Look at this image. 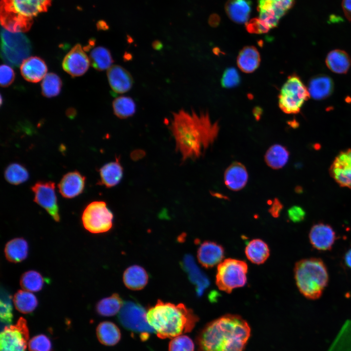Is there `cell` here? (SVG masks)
<instances>
[{"label": "cell", "mask_w": 351, "mask_h": 351, "mask_svg": "<svg viewBox=\"0 0 351 351\" xmlns=\"http://www.w3.org/2000/svg\"><path fill=\"white\" fill-rule=\"evenodd\" d=\"M85 183V176L78 171H73L63 176L58 184V188L63 197L72 198L82 193Z\"/></svg>", "instance_id": "e0dca14e"}, {"label": "cell", "mask_w": 351, "mask_h": 351, "mask_svg": "<svg viewBox=\"0 0 351 351\" xmlns=\"http://www.w3.org/2000/svg\"><path fill=\"white\" fill-rule=\"evenodd\" d=\"M115 115L123 119L132 116L136 111V104L130 97L121 96L115 98L113 102Z\"/></svg>", "instance_id": "d590c367"}, {"label": "cell", "mask_w": 351, "mask_h": 351, "mask_svg": "<svg viewBox=\"0 0 351 351\" xmlns=\"http://www.w3.org/2000/svg\"><path fill=\"white\" fill-rule=\"evenodd\" d=\"M181 266L188 273L191 281L196 286L197 294L201 295L209 284L208 279L195 265L192 256L186 255Z\"/></svg>", "instance_id": "cb8c5ba5"}, {"label": "cell", "mask_w": 351, "mask_h": 351, "mask_svg": "<svg viewBox=\"0 0 351 351\" xmlns=\"http://www.w3.org/2000/svg\"><path fill=\"white\" fill-rule=\"evenodd\" d=\"M29 247L23 238H15L9 241L4 248V254L7 260L12 263H19L27 256Z\"/></svg>", "instance_id": "83f0119b"}, {"label": "cell", "mask_w": 351, "mask_h": 351, "mask_svg": "<svg viewBox=\"0 0 351 351\" xmlns=\"http://www.w3.org/2000/svg\"><path fill=\"white\" fill-rule=\"evenodd\" d=\"M29 337L27 321L21 317L16 324L3 328L0 335V351H26Z\"/></svg>", "instance_id": "7c38bea8"}, {"label": "cell", "mask_w": 351, "mask_h": 351, "mask_svg": "<svg viewBox=\"0 0 351 351\" xmlns=\"http://www.w3.org/2000/svg\"><path fill=\"white\" fill-rule=\"evenodd\" d=\"M288 215L292 221L297 223L300 222L304 219L306 213L301 207L293 206L288 210Z\"/></svg>", "instance_id": "f6af8a7d"}, {"label": "cell", "mask_w": 351, "mask_h": 351, "mask_svg": "<svg viewBox=\"0 0 351 351\" xmlns=\"http://www.w3.org/2000/svg\"><path fill=\"white\" fill-rule=\"evenodd\" d=\"M13 302L16 309L24 314L33 312L38 304L36 296L25 290L17 291L13 297Z\"/></svg>", "instance_id": "d6a6232c"}, {"label": "cell", "mask_w": 351, "mask_h": 351, "mask_svg": "<svg viewBox=\"0 0 351 351\" xmlns=\"http://www.w3.org/2000/svg\"><path fill=\"white\" fill-rule=\"evenodd\" d=\"M96 332L98 341L106 346L117 344L121 338L119 328L115 323L110 321L100 323L97 328Z\"/></svg>", "instance_id": "f546056e"}, {"label": "cell", "mask_w": 351, "mask_h": 351, "mask_svg": "<svg viewBox=\"0 0 351 351\" xmlns=\"http://www.w3.org/2000/svg\"><path fill=\"white\" fill-rule=\"evenodd\" d=\"M86 230L91 233L99 234L109 231L113 226V214L106 202L95 201L84 209L81 217Z\"/></svg>", "instance_id": "8fae6325"}, {"label": "cell", "mask_w": 351, "mask_h": 351, "mask_svg": "<svg viewBox=\"0 0 351 351\" xmlns=\"http://www.w3.org/2000/svg\"><path fill=\"white\" fill-rule=\"evenodd\" d=\"M148 275L145 270L138 265L131 266L127 268L123 274L125 286L132 290L143 289L148 281Z\"/></svg>", "instance_id": "d4e9b609"}, {"label": "cell", "mask_w": 351, "mask_h": 351, "mask_svg": "<svg viewBox=\"0 0 351 351\" xmlns=\"http://www.w3.org/2000/svg\"><path fill=\"white\" fill-rule=\"evenodd\" d=\"M325 62L331 71L338 74L347 73L351 67V58L346 51L340 49L330 52Z\"/></svg>", "instance_id": "4316f807"}, {"label": "cell", "mask_w": 351, "mask_h": 351, "mask_svg": "<svg viewBox=\"0 0 351 351\" xmlns=\"http://www.w3.org/2000/svg\"><path fill=\"white\" fill-rule=\"evenodd\" d=\"M245 254L252 263L261 264L264 263L270 255L268 245L260 239L250 241L245 248Z\"/></svg>", "instance_id": "4dcf8cb0"}, {"label": "cell", "mask_w": 351, "mask_h": 351, "mask_svg": "<svg viewBox=\"0 0 351 351\" xmlns=\"http://www.w3.org/2000/svg\"><path fill=\"white\" fill-rule=\"evenodd\" d=\"M123 170L118 159L104 164L99 170L98 183L107 188L118 184L123 176Z\"/></svg>", "instance_id": "603a6c76"}, {"label": "cell", "mask_w": 351, "mask_h": 351, "mask_svg": "<svg viewBox=\"0 0 351 351\" xmlns=\"http://www.w3.org/2000/svg\"><path fill=\"white\" fill-rule=\"evenodd\" d=\"M289 155V152L284 146L277 144L273 145L266 152L265 161L273 169H281L287 163Z\"/></svg>", "instance_id": "1f68e13d"}, {"label": "cell", "mask_w": 351, "mask_h": 351, "mask_svg": "<svg viewBox=\"0 0 351 351\" xmlns=\"http://www.w3.org/2000/svg\"><path fill=\"white\" fill-rule=\"evenodd\" d=\"M343 259L345 265L351 270V248L345 253Z\"/></svg>", "instance_id": "c3c4849f"}, {"label": "cell", "mask_w": 351, "mask_h": 351, "mask_svg": "<svg viewBox=\"0 0 351 351\" xmlns=\"http://www.w3.org/2000/svg\"><path fill=\"white\" fill-rule=\"evenodd\" d=\"M254 111V115L255 117L257 120H258L261 114V109L259 107H256Z\"/></svg>", "instance_id": "f907efd6"}, {"label": "cell", "mask_w": 351, "mask_h": 351, "mask_svg": "<svg viewBox=\"0 0 351 351\" xmlns=\"http://www.w3.org/2000/svg\"><path fill=\"white\" fill-rule=\"evenodd\" d=\"M147 319L157 336L165 339L191 332L199 318L183 304L158 300L147 312Z\"/></svg>", "instance_id": "3957f363"}, {"label": "cell", "mask_w": 351, "mask_h": 351, "mask_svg": "<svg viewBox=\"0 0 351 351\" xmlns=\"http://www.w3.org/2000/svg\"><path fill=\"white\" fill-rule=\"evenodd\" d=\"M123 304L121 298L115 293L99 301L96 305V309L100 315L112 316L120 311Z\"/></svg>", "instance_id": "836d02e7"}, {"label": "cell", "mask_w": 351, "mask_h": 351, "mask_svg": "<svg viewBox=\"0 0 351 351\" xmlns=\"http://www.w3.org/2000/svg\"><path fill=\"white\" fill-rule=\"evenodd\" d=\"M342 7L345 17L351 21V0H343Z\"/></svg>", "instance_id": "7dc6e473"}, {"label": "cell", "mask_w": 351, "mask_h": 351, "mask_svg": "<svg viewBox=\"0 0 351 351\" xmlns=\"http://www.w3.org/2000/svg\"><path fill=\"white\" fill-rule=\"evenodd\" d=\"M294 275L298 290L308 299H319L328 284V269L319 258H304L297 261Z\"/></svg>", "instance_id": "5b68a950"}, {"label": "cell", "mask_w": 351, "mask_h": 351, "mask_svg": "<svg viewBox=\"0 0 351 351\" xmlns=\"http://www.w3.org/2000/svg\"><path fill=\"white\" fill-rule=\"evenodd\" d=\"M294 0H258V18L247 25L251 33H266L277 26L279 20L291 8Z\"/></svg>", "instance_id": "8992f818"}, {"label": "cell", "mask_w": 351, "mask_h": 351, "mask_svg": "<svg viewBox=\"0 0 351 351\" xmlns=\"http://www.w3.org/2000/svg\"><path fill=\"white\" fill-rule=\"evenodd\" d=\"M226 10L234 21L245 23L250 16L251 3L249 0H229L226 4Z\"/></svg>", "instance_id": "f1b7e54d"}, {"label": "cell", "mask_w": 351, "mask_h": 351, "mask_svg": "<svg viewBox=\"0 0 351 351\" xmlns=\"http://www.w3.org/2000/svg\"><path fill=\"white\" fill-rule=\"evenodd\" d=\"M89 57L92 66L98 71L108 69L114 62L109 50L102 46L94 48Z\"/></svg>", "instance_id": "e575fe53"}, {"label": "cell", "mask_w": 351, "mask_h": 351, "mask_svg": "<svg viewBox=\"0 0 351 351\" xmlns=\"http://www.w3.org/2000/svg\"><path fill=\"white\" fill-rule=\"evenodd\" d=\"M107 78L112 90L117 94L129 91L133 84V78L130 73L121 66H111L107 72Z\"/></svg>", "instance_id": "d6986e66"}, {"label": "cell", "mask_w": 351, "mask_h": 351, "mask_svg": "<svg viewBox=\"0 0 351 351\" xmlns=\"http://www.w3.org/2000/svg\"><path fill=\"white\" fill-rule=\"evenodd\" d=\"M194 349L193 340L184 335L174 337L169 344V351H194Z\"/></svg>", "instance_id": "ab89813d"}, {"label": "cell", "mask_w": 351, "mask_h": 351, "mask_svg": "<svg viewBox=\"0 0 351 351\" xmlns=\"http://www.w3.org/2000/svg\"><path fill=\"white\" fill-rule=\"evenodd\" d=\"M30 351H51L52 344L49 338L44 334L33 337L28 344Z\"/></svg>", "instance_id": "7bdbcfd3"}, {"label": "cell", "mask_w": 351, "mask_h": 351, "mask_svg": "<svg viewBox=\"0 0 351 351\" xmlns=\"http://www.w3.org/2000/svg\"><path fill=\"white\" fill-rule=\"evenodd\" d=\"M0 300V316L3 328L11 325L13 319L12 306L9 296L4 294Z\"/></svg>", "instance_id": "60d3db41"}, {"label": "cell", "mask_w": 351, "mask_h": 351, "mask_svg": "<svg viewBox=\"0 0 351 351\" xmlns=\"http://www.w3.org/2000/svg\"><path fill=\"white\" fill-rule=\"evenodd\" d=\"M118 319L123 327L138 334L143 341L147 340L151 333L155 332L148 322L145 309L136 302L129 300L123 302Z\"/></svg>", "instance_id": "30bf717a"}, {"label": "cell", "mask_w": 351, "mask_h": 351, "mask_svg": "<svg viewBox=\"0 0 351 351\" xmlns=\"http://www.w3.org/2000/svg\"><path fill=\"white\" fill-rule=\"evenodd\" d=\"M152 47L156 50L159 51L163 48V44L158 40H156L152 42Z\"/></svg>", "instance_id": "681fc988"}, {"label": "cell", "mask_w": 351, "mask_h": 351, "mask_svg": "<svg viewBox=\"0 0 351 351\" xmlns=\"http://www.w3.org/2000/svg\"><path fill=\"white\" fill-rule=\"evenodd\" d=\"M170 129L183 161L202 156L217 139L220 129L207 111L184 109L173 113Z\"/></svg>", "instance_id": "6da1fadb"}, {"label": "cell", "mask_w": 351, "mask_h": 351, "mask_svg": "<svg viewBox=\"0 0 351 351\" xmlns=\"http://www.w3.org/2000/svg\"><path fill=\"white\" fill-rule=\"evenodd\" d=\"M309 239L312 247L318 251L331 250L336 239V234L330 225L317 223L310 229Z\"/></svg>", "instance_id": "2e32d148"}, {"label": "cell", "mask_w": 351, "mask_h": 351, "mask_svg": "<svg viewBox=\"0 0 351 351\" xmlns=\"http://www.w3.org/2000/svg\"><path fill=\"white\" fill-rule=\"evenodd\" d=\"M90 60L81 45L76 44L65 55L62 63L63 69L71 76L78 77L88 70Z\"/></svg>", "instance_id": "5bb4252c"}, {"label": "cell", "mask_w": 351, "mask_h": 351, "mask_svg": "<svg viewBox=\"0 0 351 351\" xmlns=\"http://www.w3.org/2000/svg\"><path fill=\"white\" fill-rule=\"evenodd\" d=\"M260 63V56L257 49L253 46H245L239 52L237 64L243 72L251 73L256 70Z\"/></svg>", "instance_id": "484cf974"}, {"label": "cell", "mask_w": 351, "mask_h": 351, "mask_svg": "<svg viewBox=\"0 0 351 351\" xmlns=\"http://www.w3.org/2000/svg\"><path fill=\"white\" fill-rule=\"evenodd\" d=\"M51 0H1L0 23L11 32L29 30L33 19L47 11Z\"/></svg>", "instance_id": "277c9868"}, {"label": "cell", "mask_w": 351, "mask_h": 351, "mask_svg": "<svg viewBox=\"0 0 351 351\" xmlns=\"http://www.w3.org/2000/svg\"><path fill=\"white\" fill-rule=\"evenodd\" d=\"M224 256L223 247L212 241H204L199 246L197 257L199 263L206 268L219 264Z\"/></svg>", "instance_id": "ac0fdd59"}, {"label": "cell", "mask_w": 351, "mask_h": 351, "mask_svg": "<svg viewBox=\"0 0 351 351\" xmlns=\"http://www.w3.org/2000/svg\"><path fill=\"white\" fill-rule=\"evenodd\" d=\"M44 280L40 273L36 271L30 270L24 273L20 278V285L25 291L37 292L43 286Z\"/></svg>", "instance_id": "74e56055"}, {"label": "cell", "mask_w": 351, "mask_h": 351, "mask_svg": "<svg viewBox=\"0 0 351 351\" xmlns=\"http://www.w3.org/2000/svg\"><path fill=\"white\" fill-rule=\"evenodd\" d=\"M0 56L7 64L18 67L30 55V41L22 32H11L2 27Z\"/></svg>", "instance_id": "52a82bcc"}, {"label": "cell", "mask_w": 351, "mask_h": 351, "mask_svg": "<svg viewBox=\"0 0 351 351\" xmlns=\"http://www.w3.org/2000/svg\"><path fill=\"white\" fill-rule=\"evenodd\" d=\"M241 79L237 70L234 67L227 68L223 73L221 84L225 88H232L238 86Z\"/></svg>", "instance_id": "b9f144b4"}, {"label": "cell", "mask_w": 351, "mask_h": 351, "mask_svg": "<svg viewBox=\"0 0 351 351\" xmlns=\"http://www.w3.org/2000/svg\"><path fill=\"white\" fill-rule=\"evenodd\" d=\"M310 97L308 88L300 78L292 74L281 87L278 96L279 107L285 113L297 114Z\"/></svg>", "instance_id": "ba28073f"}, {"label": "cell", "mask_w": 351, "mask_h": 351, "mask_svg": "<svg viewBox=\"0 0 351 351\" xmlns=\"http://www.w3.org/2000/svg\"><path fill=\"white\" fill-rule=\"evenodd\" d=\"M334 89L333 82L326 75H318L309 81L308 90L310 96L315 100H322L330 97Z\"/></svg>", "instance_id": "7402d4cb"}, {"label": "cell", "mask_w": 351, "mask_h": 351, "mask_svg": "<svg viewBox=\"0 0 351 351\" xmlns=\"http://www.w3.org/2000/svg\"><path fill=\"white\" fill-rule=\"evenodd\" d=\"M15 78V73L13 69L9 65L2 64L0 67V86L6 87L11 85Z\"/></svg>", "instance_id": "ee69618b"}, {"label": "cell", "mask_w": 351, "mask_h": 351, "mask_svg": "<svg viewBox=\"0 0 351 351\" xmlns=\"http://www.w3.org/2000/svg\"><path fill=\"white\" fill-rule=\"evenodd\" d=\"M283 208V205L277 198H275L273 200L271 206L269 209V212L271 215L274 217H278L280 215L281 211Z\"/></svg>", "instance_id": "bcb514c9"}, {"label": "cell", "mask_w": 351, "mask_h": 351, "mask_svg": "<svg viewBox=\"0 0 351 351\" xmlns=\"http://www.w3.org/2000/svg\"><path fill=\"white\" fill-rule=\"evenodd\" d=\"M34 195V201L44 209L57 222L60 216L55 192V183L49 181H38L31 187Z\"/></svg>", "instance_id": "4fadbf2b"}, {"label": "cell", "mask_w": 351, "mask_h": 351, "mask_svg": "<svg viewBox=\"0 0 351 351\" xmlns=\"http://www.w3.org/2000/svg\"><path fill=\"white\" fill-rule=\"evenodd\" d=\"M247 272L248 266L244 261L226 259L218 265L216 285L220 290L231 293L234 289L245 285Z\"/></svg>", "instance_id": "9c48e42d"}, {"label": "cell", "mask_w": 351, "mask_h": 351, "mask_svg": "<svg viewBox=\"0 0 351 351\" xmlns=\"http://www.w3.org/2000/svg\"><path fill=\"white\" fill-rule=\"evenodd\" d=\"M41 92L46 98H52L58 96L62 87V81L59 77L55 73H50L46 75L41 84Z\"/></svg>", "instance_id": "f35d334b"}, {"label": "cell", "mask_w": 351, "mask_h": 351, "mask_svg": "<svg viewBox=\"0 0 351 351\" xmlns=\"http://www.w3.org/2000/svg\"><path fill=\"white\" fill-rule=\"evenodd\" d=\"M29 177V172L26 168L18 163L9 164L4 171L5 179L11 184L23 183L28 179Z\"/></svg>", "instance_id": "8d00e7d4"}, {"label": "cell", "mask_w": 351, "mask_h": 351, "mask_svg": "<svg viewBox=\"0 0 351 351\" xmlns=\"http://www.w3.org/2000/svg\"><path fill=\"white\" fill-rule=\"evenodd\" d=\"M248 180V174L245 166L235 161L226 169L224 175L225 185L230 190L238 191L242 189Z\"/></svg>", "instance_id": "44dd1931"}, {"label": "cell", "mask_w": 351, "mask_h": 351, "mask_svg": "<svg viewBox=\"0 0 351 351\" xmlns=\"http://www.w3.org/2000/svg\"><path fill=\"white\" fill-rule=\"evenodd\" d=\"M330 173L340 186L351 189V149L336 156L330 167Z\"/></svg>", "instance_id": "9a60e30c"}, {"label": "cell", "mask_w": 351, "mask_h": 351, "mask_svg": "<svg viewBox=\"0 0 351 351\" xmlns=\"http://www.w3.org/2000/svg\"><path fill=\"white\" fill-rule=\"evenodd\" d=\"M251 335L241 316L224 315L208 323L196 338L199 351H244Z\"/></svg>", "instance_id": "7a4b0ae2"}, {"label": "cell", "mask_w": 351, "mask_h": 351, "mask_svg": "<svg viewBox=\"0 0 351 351\" xmlns=\"http://www.w3.org/2000/svg\"><path fill=\"white\" fill-rule=\"evenodd\" d=\"M20 70L22 76L26 80L36 83L46 76L47 67L41 58L32 56L23 60L20 65Z\"/></svg>", "instance_id": "ffe728a7"}]
</instances>
